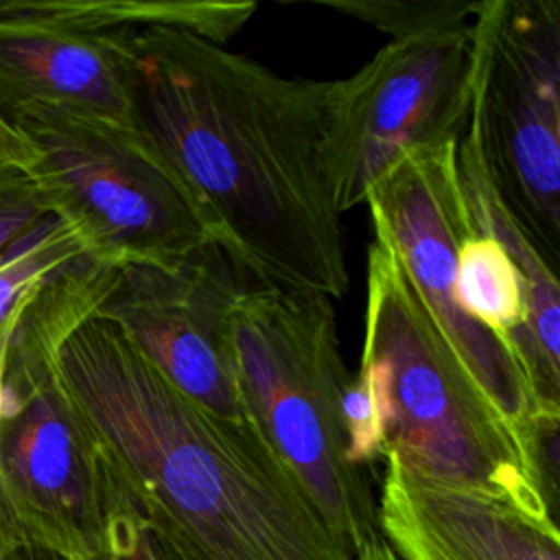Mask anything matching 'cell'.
Returning a JSON list of instances; mask_svg holds the SVG:
<instances>
[{"label": "cell", "instance_id": "11", "mask_svg": "<svg viewBox=\"0 0 560 560\" xmlns=\"http://www.w3.org/2000/svg\"><path fill=\"white\" fill-rule=\"evenodd\" d=\"M385 464L376 525L400 560H560V534L505 505L424 483Z\"/></svg>", "mask_w": 560, "mask_h": 560}, {"label": "cell", "instance_id": "1", "mask_svg": "<svg viewBox=\"0 0 560 560\" xmlns=\"http://www.w3.org/2000/svg\"><path fill=\"white\" fill-rule=\"evenodd\" d=\"M133 116L249 278L343 298L341 214L326 166L332 81L289 79L177 28L131 31Z\"/></svg>", "mask_w": 560, "mask_h": 560}, {"label": "cell", "instance_id": "10", "mask_svg": "<svg viewBox=\"0 0 560 560\" xmlns=\"http://www.w3.org/2000/svg\"><path fill=\"white\" fill-rule=\"evenodd\" d=\"M129 35L81 28L57 0H2L0 116L9 125L37 109L136 120Z\"/></svg>", "mask_w": 560, "mask_h": 560}, {"label": "cell", "instance_id": "3", "mask_svg": "<svg viewBox=\"0 0 560 560\" xmlns=\"http://www.w3.org/2000/svg\"><path fill=\"white\" fill-rule=\"evenodd\" d=\"M365 298L359 372L378 402L383 459L560 534L532 446L464 370L378 230L368 252Z\"/></svg>", "mask_w": 560, "mask_h": 560}, {"label": "cell", "instance_id": "9", "mask_svg": "<svg viewBox=\"0 0 560 560\" xmlns=\"http://www.w3.org/2000/svg\"><path fill=\"white\" fill-rule=\"evenodd\" d=\"M249 278L219 245L166 260L114 262L96 306L182 394L247 422L238 396L230 311Z\"/></svg>", "mask_w": 560, "mask_h": 560}, {"label": "cell", "instance_id": "2", "mask_svg": "<svg viewBox=\"0 0 560 560\" xmlns=\"http://www.w3.org/2000/svg\"><path fill=\"white\" fill-rule=\"evenodd\" d=\"M118 486L177 560H354L249 422L182 394L107 319L55 350Z\"/></svg>", "mask_w": 560, "mask_h": 560}, {"label": "cell", "instance_id": "17", "mask_svg": "<svg viewBox=\"0 0 560 560\" xmlns=\"http://www.w3.org/2000/svg\"><path fill=\"white\" fill-rule=\"evenodd\" d=\"M33 151L20 131L0 116V166H31Z\"/></svg>", "mask_w": 560, "mask_h": 560}, {"label": "cell", "instance_id": "19", "mask_svg": "<svg viewBox=\"0 0 560 560\" xmlns=\"http://www.w3.org/2000/svg\"><path fill=\"white\" fill-rule=\"evenodd\" d=\"M354 560H400V556L392 549V545L381 536V532L376 536H372L357 553Z\"/></svg>", "mask_w": 560, "mask_h": 560}, {"label": "cell", "instance_id": "16", "mask_svg": "<svg viewBox=\"0 0 560 560\" xmlns=\"http://www.w3.org/2000/svg\"><path fill=\"white\" fill-rule=\"evenodd\" d=\"M96 560H164L155 536L127 494L109 518L103 553Z\"/></svg>", "mask_w": 560, "mask_h": 560}, {"label": "cell", "instance_id": "13", "mask_svg": "<svg viewBox=\"0 0 560 560\" xmlns=\"http://www.w3.org/2000/svg\"><path fill=\"white\" fill-rule=\"evenodd\" d=\"M88 256L94 254L79 230L55 217L0 262V378L11 339L28 308L59 276Z\"/></svg>", "mask_w": 560, "mask_h": 560}, {"label": "cell", "instance_id": "5", "mask_svg": "<svg viewBox=\"0 0 560 560\" xmlns=\"http://www.w3.org/2000/svg\"><path fill=\"white\" fill-rule=\"evenodd\" d=\"M11 125L33 151L28 171L55 214L101 260H166L223 245L214 217L138 120L37 109Z\"/></svg>", "mask_w": 560, "mask_h": 560}, {"label": "cell", "instance_id": "20", "mask_svg": "<svg viewBox=\"0 0 560 560\" xmlns=\"http://www.w3.org/2000/svg\"><path fill=\"white\" fill-rule=\"evenodd\" d=\"M9 540H11V529L7 527V523L2 521V514H0V560H7Z\"/></svg>", "mask_w": 560, "mask_h": 560}, {"label": "cell", "instance_id": "18", "mask_svg": "<svg viewBox=\"0 0 560 560\" xmlns=\"http://www.w3.org/2000/svg\"><path fill=\"white\" fill-rule=\"evenodd\" d=\"M7 560H68V558H61V556H57V553H52L48 549L37 547V545L24 542V540H20V538H15L11 534Z\"/></svg>", "mask_w": 560, "mask_h": 560}, {"label": "cell", "instance_id": "15", "mask_svg": "<svg viewBox=\"0 0 560 560\" xmlns=\"http://www.w3.org/2000/svg\"><path fill=\"white\" fill-rule=\"evenodd\" d=\"M55 217L26 166H0V262Z\"/></svg>", "mask_w": 560, "mask_h": 560}, {"label": "cell", "instance_id": "12", "mask_svg": "<svg viewBox=\"0 0 560 560\" xmlns=\"http://www.w3.org/2000/svg\"><path fill=\"white\" fill-rule=\"evenodd\" d=\"M455 300L459 308L510 346L529 313V284L514 256L488 232L475 230L457 252Z\"/></svg>", "mask_w": 560, "mask_h": 560}, {"label": "cell", "instance_id": "7", "mask_svg": "<svg viewBox=\"0 0 560 560\" xmlns=\"http://www.w3.org/2000/svg\"><path fill=\"white\" fill-rule=\"evenodd\" d=\"M457 140L405 153L374 184L365 203L374 230L392 243L464 370L532 446L534 424L549 411L540 409L514 348L468 317L455 300L457 252L477 230L459 175Z\"/></svg>", "mask_w": 560, "mask_h": 560}, {"label": "cell", "instance_id": "8", "mask_svg": "<svg viewBox=\"0 0 560 560\" xmlns=\"http://www.w3.org/2000/svg\"><path fill=\"white\" fill-rule=\"evenodd\" d=\"M470 22L392 39L359 72L332 81L324 166L339 214L365 203L405 153L459 138L470 107Z\"/></svg>", "mask_w": 560, "mask_h": 560}, {"label": "cell", "instance_id": "21", "mask_svg": "<svg viewBox=\"0 0 560 560\" xmlns=\"http://www.w3.org/2000/svg\"><path fill=\"white\" fill-rule=\"evenodd\" d=\"M158 545H160V542H158ZM160 551H162V556H164V560H177V558H175V556H173V553H171V551H166V549H164V547H162V545H160Z\"/></svg>", "mask_w": 560, "mask_h": 560}, {"label": "cell", "instance_id": "14", "mask_svg": "<svg viewBox=\"0 0 560 560\" xmlns=\"http://www.w3.org/2000/svg\"><path fill=\"white\" fill-rule=\"evenodd\" d=\"M326 9L341 11L357 20H363L385 33L392 39L446 31L453 26L468 24L475 15L477 2L462 0H418V2H394V0H330L319 2Z\"/></svg>", "mask_w": 560, "mask_h": 560}, {"label": "cell", "instance_id": "4", "mask_svg": "<svg viewBox=\"0 0 560 560\" xmlns=\"http://www.w3.org/2000/svg\"><path fill=\"white\" fill-rule=\"evenodd\" d=\"M230 350L247 422L354 556L376 525V497L348 451L332 300L247 280L230 311Z\"/></svg>", "mask_w": 560, "mask_h": 560}, {"label": "cell", "instance_id": "6", "mask_svg": "<svg viewBox=\"0 0 560 560\" xmlns=\"http://www.w3.org/2000/svg\"><path fill=\"white\" fill-rule=\"evenodd\" d=\"M470 107L459 140L558 271L560 2L483 0L472 22Z\"/></svg>", "mask_w": 560, "mask_h": 560}]
</instances>
